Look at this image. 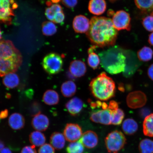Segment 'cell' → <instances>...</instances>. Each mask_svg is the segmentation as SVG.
<instances>
[{
    "mask_svg": "<svg viewBox=\"0 0 153 153\" xmlns=\"http://www.w3.org/2000/svg\"><path fill=\"white\" fill-rule=\"evenodd\" d=\"M86 34L93 45L104 47L115 45L118 32L114 27L111 19L105 17L94 16L91 19L90 26Z\"/></svg>",
    "mask_w": 153,
    "mask_h": 153,
    "instance_id": "cell-1",
    "label": "cell"
},
{
    "mask_svg": "<svg viewBox=\"0 0 153 153\" xmlns=\"http://www.w3.org/2000/svg\"><path fill=\"white\" fill-rule=\"evenodd\" d=\"M22 62V55L12 42L0 41V76L16 72Z\"/></svg>",
    "mask_w": 153,
    "mask_h": 153,
    "instance_id": "cell-2",
    "label": "cell"
},
{
    "mask_svg": "<svg viewBox=\"0 0 153 153\" xmlns=\"http://www.w3.org/2000/svg\"><path fill=\"white\" fill-rule=\"evenodd\" d=\"M128 51L117 46L101 51L99 53L101 66L111 74L124 72L127 64Z\"/></svg>",
    "mask_w": 153,
    "mask_h": 153,
    "instance_id": "cell-3",
    "label": "cell"
},
{
    "mask_svg": "<svg viewBox=\"0 0 153 153\" xmlns=\"http://www.w3.org/2000/svg\"><path fill=\"white\" fill-rule=\"evenodd\" d=\"M89 88L93 96L101 101L108 100L113 97L115 93L114 82L104 72L91 80Z\"/></svg>",
    "mask_w": 153,
    "mask_h": 153,
    "instance_id": "cell-4",
    "label": "cell"
},
{
    "mask_svg": "<svg viewBox=\"0 0 153 153\" xmlns=\"http://www.w3.org/2000/svg\"><path fill=\"white\" fill-rule=\"evenodd\" d=\"M105 143L109 152L117 153L125 146L126 139L122 132L116 130L108 134L105 138Z\"/></svg>",
    "mask_w": 153,
    "mask_h": 153,
    "instance_id": "cell-5",
    "label": "cell"
},
{
    "mask_svg": "<svg viewBox=\"0 0 153 153\" xmlns=\"http://www.w3.org/2000/svg\"><path fill=\"white\" fill-rule=\"evenodd\" d=\"M63 65L62 57L57 53H49L43 59L42 66L44 70L49 74L53 75L59 73L62 70Z\"/></svg>",
    "mask_w": 153,
    "mask_h": 153,
    "instance_id": "cell-6",
    "label": "cell"
},
{
    "mask_svg": "<svg viewBox=\"0 0 153 153\" xmlns=\"http://www.w3.org/2000/svg\"><path fill=\"white\" fill-rule=\"evenodd\" d=\"M18 7L14 0H0V22L11 25L15 16L14 10Z\"/></svg>",
    "mask_w": 153,
    "mask_h": 153,
    "instance_id": "cell-7",
    "label": "cell"
},
{
    "mask_svg": "<svg viewBox=\"0 0 153 153\" xmlns=\"http://www.w3.org/2000/svg\"><path fill=\"white\" fill-rule=\"evenodd\" d=\"M51 1H48V6L45 10V15L48 20L55 23L62 24L65 16L61 5L57 4H53Z\"/></svg>",
    "mask_w": 153,
    "mask_h": 153,
    "instance_id": "cell-8",
    "label": "cell"
},
{
    "mask_svg": "<svg viewBox=\"0 0 153 153\" xmlns=\"http://www.w3.org/2000/svg\"><path fill=\"white\" fill-rule=\"evenodd\" d=\"M115 28L117 30L131 29V18L128 13L121 10L114 14L112 19Z\"/></svg>",
    "mask_w": 153,
    "mask_h": 153,
    "instance_id": "cell-9",
    "label": "cell"
},
{
    "mask_svg": "<svg viewBox=\"0 0 153 153\" xmlns=\"http://www.w3.org/2000/svg\"><path fill=\"white\" fill-rule=\"evenodd\" d=\"M147 98L144 93L140 91H135L128 95L126 102L128 106L132 109L142 108L146 104Z\"/></svg>",
    "mask_w": 153,
    "mask_h": 153,
    "instance_id": "cell-10",
    "label": "cell"
},
{
    "mask_svg": "<svg viewBox=\"0 0 153 153\" xmlns=\"http://www.w3.org/2000/svg\"><path fill=\"white\" fill-rule=\"evenodd\" d=\"M83 133L81 128L78 124H67L64 131L66 140L70 142H75L81 138Z\"/></svg>",
    "mask_w": 153,
    "mask_h": 153,
    "instance_id": "cell-11",
    "label": "cell"
},
{
    "mask_svg": "<svg viewBox=\"0 0 153 153\" xmlns=\"http://www.w3.org/2000/svg\"><path fill=\"white\" fill-rule=\"evenodd\" d=\"M90 119L96 123L110 125L111 124V114L108 109L97 111L92 113Z\"/></svg>",
    "mask_w": 153,
    "mask_h": 153,
    "instance_id": "cell-12",
    "label": "cell"
},
{
    "mask_svg": "<svg viewBox=\"0 0 153 153\" xmlns=\"http://www.w3.org/2000/svg\"><path fill=\"white\" fill-rule=\"evenodd\" d=\"M90 26V21L86 16L79 15L74 18L73 27L76 33H87Z\"/></svg>",
    "mask_w": 153,
    "mask_h": 153,
    "instance_id": "cell-13",
    "label": "cell"
},
{
    "mask_svg": "<svg viewBox=\"0 0 153 153\" xmlns=\"http://www.w3.org/2000/svg\"><path fill=\"white\" fill-rule=\"evenodd\" d=\"M83 146L88 149L95 148L98 143V137L95 132L87 131L82 134L79 140Z\"/></svg>",
    "mask_w": 153,
    "mask_h": 153,
    "instance_id": "cell-14",
    "label": "cell"
},
{
    "mask_svg": "<svg viewBox=\"0 0 153 153\" xmlns=\"http://www.w3.org/2000/svg\"><path fill=\"white\" fill-rule=\"evenodd\" d=\"M49 124L48 118L45 115L41 113L34 116L32 120V127L37 131H45L48 128Z\"/></svg>",
    "mask_w": 153,
    "mask_h": 153,
    "instance_id": "cell-15",
    "label": "cell"
},
{
    "mask_svg": "<svg viewBox=\"0 0 153 153\" xmlns=\"http://www.w3.org/2000/svg\"><path fill=\"white\" fill-rule=\"evenodd\" d=\"M84 103L81 99L74 97L66 103L65 107L69 113L72 116L78 115L82 111Z\"/></svg>",
    "mask_w": 153,
    "mask_h": 153,
    "instance_id": "cell-16",
    "label": "cell"
},
{
    "mask_svg": "<svg viewBox=\"0 0 153 153\" xmlns=\"http://www.w3.org/2000/svg\"><path fill=\"white\" fill-rule=\"evenodd\" d=\"M69 72L74 77L80 78L85 75L87 67L85 63L80 60H74L70 63Z\"/></svg>",
    "mask_w": 153,
    "mask_h": 153,
    "instance_id": "cell-17",
    "label": "cell"
},
{
    "mask_svg": "<svg viewBox=\"0 0 153 153\" xmlns=\"http://www.w3.org/2000/svg\"><path fill=\"white\" fill-rule=\"evenodd\" d=\"M106 7L105 0H90L88 4V10L92 14L100 15L106 11Z\"/></svg>",
    "mask_w": 153,
    "mask_h": 153,
    "instance_id": "cell-18",
    "label": "cell"
},
{
    "mask_svg": "<svg viewBox=\"0 0 153 153\" xmlns=\"http://www.w3.org/2000/svg\"><path fill=\"white\" fill-rule=\"evenodd\" d=\"M25 123V121L24 116L18 113H14L9 116V125L13 130L22 129L24 127Z\"/></svg>",
    "mask_w": 153,
    "mask_h": 153,
    "instance_id": "cell-19",
    "label": "cell"
},
{
    "mask_svg": "<svg viewBox=\"0 0 153 153\" xmlns=\"http://www.w3.org/2000/svg\"><path fill=\"white\" fill-rule=\"evenodd\" d=\"M135 53L131 51L128 50L127 64L125 71L123 72L124 76L126 77L131 76L133 74L135 69L137 58Z\"/></svg>",
    "mask_w": 153,
    "mask_h": 153,
    "instance_id": "cell-20",
    "label": "cell"
},
{
    "mask_svg": "<svg viewBox=\"0 0 153 153\" xmlns=\"http://www.w3.org/2000/svg\"><path fill=\"white\" fill-rule=\"evenodd\" d=\"M66 140L63 134L55 132L51 134L50 137L51 144L56 150H60L64 148Z\"/></svg>",
    "mask_w": 153,
    "mask_h": 153,
    "instance_id": "cell-21",
    "label": "cell"
},
{
    "mask_svg": "<svg viewBox=\"0 0 153 153\" xmlns=\"http://www.w3.org/2000/svg\"><path fill=\"white\" fill-rule=\"evenodd\" d=\"M59 100L58 93L53 90H48L44 94L43 101L46 105L50 106L56 105L58 104Z\"/></svg>",
    "mask_w": 153,
    "mask_h": 153,
    "instance_id": "cell-22",
    "label": "cell"
},
{
    "mask_svg": "<svg viewBox=\"0 0 153 153\" xmlns=\"http://www.w3.org/2000/svg\"><path fill=\"white\" fill-rule=\"evenodd\" d=\"M3 83L7 88H15L19 85L20 78L18 74L15 73H11L4 76Z\"/></svg>",
    "mask_w": 153,
    "mask_h": 153,
    "instance_id": "cell-23",
    "label": "cell"
},
{
    "mask_svg": "<svg viewBox=\"0 0 153 153\" xmlns=\"http://www.w3.org/2000/svg\"><path fill=\"white\" fill-rule=\"evenodd\" d=\"M138 126L136 121L131 118L124 120L122 125V129L126 135H132L135 134L138 129Z\"/></svg>",
    "mask_w": 153,
    "mask_h": 153,
    "instance_id": "cell-24",
    "label": "cell"
},
{
    "mask_svg": "<svg viewBox=\"0 0 153 153\" xmlns=\"http://www.w3.org/2000/svg\"><path fill=\"white\" fill-rule=\"evenodd\" d=\"M61 91L65 97H70L73 96L76 91V84L72 81L65 82L61 86Z\"/></svg>",
    "mask_w": 153,
    "mask_h": 153,
    "instance_id": "cell-25",
    "label": "cell"
},
{
    "mask_svg": "<svg viewBox=\"0 0 153 153\" xmlns=\"http://www.w3.org/2000/svg\"><path fill=\"white\" fill-rule=\"evenodd\" d=\"M96 48V47L93 45L88 50L89 54L88 59V64L93 70H96L98 68L100 63V59L99 55L94 52Z\"/></svg>",
    "mask_w": 153,
    "mask_h": 153,
    "instance_id": "cell-26",
    "label": "cell"
},
{
    "mask_svg": "<svg viewBox=\"0 0 153 153\" xmlns=\"http://www.w3.org/2000/svg\"><path fill=\"white\" fill-rule=\"evenodd\" d=\"M30 142L35 147H41L45 144L46 139L44 134L41 131H35L32 132L29 136Z\"/></svg>",
    "mask_w": 153,
    "mask_h": 153,
    "instance_id": "cell-27",
    "label": "cell"
},
{
    "mask_svg": "<svg viewBox=\"0 0 153 153\" xmlns=\"http://www.w3.org/2000/svg\"><path fill=\"white\" fill-rule=\"evenodd\" d=\"M143 131L145 135L153 137V113L145 118L143 123Z\"/></svg>",
    "mask_w": 153,
    "mask_h": 153,
    "instance_id": "cell-28",
    "label": "cell"
},
{
    "mask_svg": "<svg viewBox=\"0 0 153 153\" xmlns=\"http://www.w3.org/2000/svg\"><path fill=\"white\" fill-rule=\"evenodd\" d=\"M153 51L150 48L145 46L138 51L137 56L139 60L143 62L150 61L152 58Z\"/></svg>",
    "mask_w": 153,
    "mask_h": 153,
    "instance_id": "cell-29",
    "label": "cell"
},
{
    "mask_svg": "<svg viewBox=\"0 0 153 153\" xmlns=\"http://www.w3.org/2000/svg\"><path fill=\"white\" fill-rule=\"evenodd\" d=\"M140 153H153V141L149 139L142 140L139 147Z\"/></svg>",
    "mask_w": 153,
    "mask_h": 153,
    "instance_id": "cell-30",
    "label": "cell"
},
{
    "mask_svg": "<svg viewBox=\"0 0 153 153\" xmlns=\"http://www.w3.org/2000/svg\"><path fill=\"white\" fill-rule=\"evenodd\" d=\"M42 30L44 35L51 36L56 33L57 27L53 22L46 21L43 22L42 25Z\"/></svg>",
    "mask_w": 153,
    "mask_h": 153,
    "instance_id": "cell-31",
    "label": "cell"
},
{
    "mask_svg": "<svg viewBox=\"0 0 153 153\" xmlns=\"http://www.w3.org/2000/svg\"><path fill=\"white\" fill-rule=\"evenodd\" d=\"M136 5L140 10L149 11L153 8V0H135Z\"/></svg>",
    "mask_w": 153,
    "mask_h": 153,
    "instance_id": "cell-32",
    "label": "cell"
},
{
    "mask_svg": "<svg viewBox=\"0 0 153 153\" xmlns=\"http://www.w3.org/2000/svg\"><path fill=\"white\" fill-rule=\"evenodd\" d=\"M84 146L79 141L71 143L67 148L68 153H83Z\"/></svg>",
    "mask_w": 153,
    "mask_h": 153,
    "instance_id": "cell-33",
    "label": "cell"
},
{
    "mask_svg": "<svg viewBox=\"0 0 153 153\" xmlns=\"http://www.w3.org/2000/svg\"><path fill=\"white\" fill-rule=\"evenodd\" d=\"M125 117L123 110L118 108L116 112L111 114V124L114 125H120L122 123Z\"/></svg>",
    "mask_w": 153,
    "mask_h": 153,
    "instance_id": "cell-34",
    "label": "cell"
},
{
    "mask_svg": "<svg viewBox=\"0 0 153 153\" xmlns=\"http://www.w3.org/2000/svg\"><path fill=\"white\" fill-rule=\"evenodd\" d=\"M143 27L149 32H153V16L151 15L143 18L142 21Z\"/></svg>",
    "mask_w": 153,
    "mask_h": 153,
    "instance_id": "cell-35",
    "label": "cell"
},
{
    "mask_svg": "<svg viewBox=\"0 0 153 153\" xmlns=\"http://www.w3.org/2000/svg\"><path fill=\"white\" fill-rule=\"evenodd\" d=\"M42 107L40 103L34 101L30 105L29 111L32 116H34L41 113Z\"/></svg>",
    "mask_w": 153,
    "mask_h": 153,
    "instance_id": "cell-36",
    "label": "cell"
},
{
    "mask_svg": "<svg viewBox=\"0 0 153 153\" xmlns=\"http://www.w3.org/2000/svg\"><path fill=\"white\" fill-rule=\"evenodd\" d=\"M38 153H55V149L51 144L45 143L40 147Z\"/></svg>",
    "mask_w": 153,
    "mask_h": 153,
    "instance_id": "cell-37",
    "label": "cell"
},
{
    "mask_svg": "<svg viewBox=\"0 0 153 153\" xmlns=\"http://www.w3.org/2000/svg\"><path fill=\"white\" fill-rule=\"evenodd\" d=\"M63 4L69 8H73L78 3V0H62Z\"/></svg>",
    "mask_w": 153,
    "mask_h": 153,
    "instance_id": "cell-38",
    "label": "cell"
},
{
    "mask_svg": "<svg viewBox=\"0 0 153 153\" xmlns=\"http://www.w3.org/2000/svg\"><path fill=\"white\" fill-rule=\"evenodd\" d=\"M108 109L110 111L111 114L116 112L118 109V103L116 101H111L108 105Z\"/></svg>",
    "mask_w": 153,
    "mask_h": 153,
    "instance_id": "cell-39",
    "label": "cell"
},
{
    "mask_svg": "<svg viewBox=\"0 0 153 153\" xmlns=\"http://www.w3.org/2000/svg\"><path fill=\"white\" fill-rule=\"evenodd\" d=\"M20 153H37L35 147L32 146H25L22 149Z\"/></svg>",
    "mask_w": 153,
    "mask_h": 153,
    "instance_id": "cell-40",
    "label": "cell"
},
{
    "mask_svg": "<svg viewBox=\"0 0 153 153\" xmlns=\"http://www.w3.org/2000/svg\"><path fill=\"white\" fill-rule=\"evenodd\" d=\"M103 102L98 101L96 102H91V107L92 108H100L102 106Z\"/></svg>",
    "mask_w": 153,
    "mask_h": 153,
    "instance_id": "cell-41",
    "label": "cell"
},
{
    "mask_svg": "<svg viewBox=\"0 0 153 153\" xmlns=\"http://www.w3.org/2000/svg\"><path fill=\"white\" fill-rule=\"evenodd\" d=\"M148 74L149 78L153 81V64L149 67L148 70Z\"/></svg>",
    "mask_w": 153,
    "mask_h": 153,
    "instance_id": "cell-42",
    "label": "cell"
},
{
    "mask_svg": "<svg viewBox=\"0 0 153 153\" xmlns=\"http://www.w3.org/2000/svg\"><path fill=\"white\" fill-rule=\"evenodd\" d=\"M8 115V111L7 109L1 111L0 112V117L1 119H4L7 117Z\"/></svg>",
    "mask_w": 153,
    "mask_h": 153,
    "instance_id": "cell-43",
    "label": "cell"
},
{
    "mask_svg": "<svg viewBox=\"0 0 153 153\" xmlns=\"http://www.w3.org/2000/svg\"><path fill=\"white\" fill-rule=\"evenodd\" d=\"M148 42L151 45L153 46V32L149 36Z\"/></svg>",
    "mask_w": 153,
    "mask_h": 153,
    "instance_id": "cell-44",
    "label": "cell"
},
{
    "mask_svg": "<svg viewBox=\"0 0 153 153\" xmlns=\"http://www.w3.org/2000/svg\"><path fill=\"white\" fill-rule=\"evenodd\" d=\"M0 153H12V152L9 148H4L1 151Z\"/></svg>",
    "mask_w": 153,
    "mask_h": 153,
    "instance_id": "cell-45",
    "label": "cell"
},
{
    "mask_svg": "<svg viewBox=\"0 0 153 153\" xmlns=\"http://www.w3.org/2000/svg\"><path fill=\"white\" fill-rule=\"evenodd\" d=\"M4 148V144L3 141L0 140V152Z\"/></svg>",
    "mask_w": 153,
    "mask_h": 153,
    "instance_id": "cell-46",
    "label": "cell"
},
{
    "mask_svg": "<svg viewBox=\"0 0 153 153\" xmlns=\"http://www.w3.org/2000/svg\"><path fill=\"white\" fill-rule=\"evenodd\" d=\"M51 2L53 3L56 4L60 2L61 0H51Z\"/></svg>",
    "mask_w": 153,
    "mask_h": 153,
    "instance_id": "cell-47",
    "label": "cell"
},
{
    "mask_svg": "<svg viewBox=\"0 0 153 153\" xmlns=\"http://www.w3.org/2000/svg\"><path fill=\"white\" fill-rule=\"evenodd\" d=\"M2 38V33L1 28H0V40Z\"/></svg>",
    "mask_w": 153,
    "mask_h": 153,
    "instance_id": "cell-48",
    "label": "cell"
},
{
    "mask_svg": "<svg viewBox=\"0 0 153 153\" xmlns=\"http://www.w3.org/2000/svg\"><path fill=\"white\" fill-rule=\"evenodd\" d=\"M117 1V0H109V1L111 2L112 3L114 2Z\"/></svg>",
    "mask_w": 153,
    "mask_h": 153,
    "instance_id": "cell-49",
    "label": "cell"
},
{
    "mask_svg": "<svg viewBox=\"0 0 153 153\" xmlns=\"http://www.w3.org/2000/svg\"><path fill=\"white\" fill-rule=\"evenodd\" d=\"M151 15H152V16H153V8L152 9V14H151Z\"/></svg>",
    "mask_w": 153,
    "mask_h": 153,
    "instance_id": "cell-50",
    "label": "cell"
}]
</instances>
